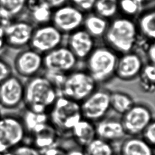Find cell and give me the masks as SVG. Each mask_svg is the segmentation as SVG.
<instances>
[{"label":"cell","mask_w":155,"mask_h":155,"mask_svg":"<svg viewBox=\"0 0 155 155\" xmlns=\"http://www.w3.org/2000/svg\"><path fill=\"white\" fill-rule=\"evenodd\" d=\"M58 97L57 90L44 75H38L25 82L23 105L30 111L48 114Z\"/></svg>","instance_id":"cell-1"},{"label":"cell","mask_w":155,"mask_h":155,"mask_svg":"<svg viewBox=\"0 0 155 155\" xmlns=\"http://www.w3.org/2000/svg\"><path fill=\"white\" fill-rule=\"evenodd\" d=\"M138 33L135 19L118 15L109 22L104 37L112 48L124 54L131 51Z\"/></svg>","instance_id":"cell-2"},{"label":"cell","mask_w":155,"mask_h":155,"mask_svg":"<svg viewBox=\"0 0 155 155\" xmlns=\"http://www.w3.org/2000/svg\"><path fill=\"white\" fill-rule=\"evenodd\" d=\"M49 121L59 134L71 132L78 122L82 119L80 103L59 96L48 113Z\"/></svg>","instance_id":"cell-3"},{"label":"cell","mask_w":155,"mask_h":155,"mask_svg":"<svg viewBox=\"0 0 155 155\" xmlns=\"http://www.w3.org/2000/svg\"><path fill=\"white\" fill-rule=\"evenodd\" d=\"M27 131L19 113H5L0 117V153H3L26 143Z\"/></svg>","instance_id":"cell-4"},{"label":"cell","mask_w":155,"mask_h":155,"mask_svg":"<svg viewBox=\"0 0 155 155\" xmlns=\"http://www.w3.org/2000/svg\"><path fill=\"white\" fill-rule=\"evenodd\" d=\"M86 59L87 72L97 83L106 82L115 74L118 58L111 49L104 47L94 49Z\"/></svg>","instance_id":"cell-5"},{"label":"cell","mask_w":155,"mask_h":155,"mask_svg":"<svg viewBox=\"0 0 155 155\" xmlns=\"http://www.w3.org/2000/svg\"><path fill=\"white\" fill-rule=\"evenodd\" d=\"M97 84L87 71H74L66 76L61 92L64 97L80 103L95 91Z\"/></svg>","instance_id":"cell-6"},{"label":"cell","mask_w":155,"mask_h":155,"mask_svg":"<svg viewBox=\"0 0 155 155\" xmlns=\"http://www.w3.org/2000/svg\"><path fill=\"white\" fill-rule=\"evenodd\" d=\"M3 26L6 46L20 50L29 47L35 28L29 20L21 18L9 21Z\"/></svg>","instance_id":"cell-7"},{"label":"cell","mask_w":155,"mask_h":155,"mask_svg":"<svg viewBox=\"0 0 155 155\" xmlns=\"http://www.w3.org/2000/svg\"><path fill=\"white\" fill-rule=\"evenodd\" d=\"M85 15L68 2L53 10L51 23L63 34H69L82 27Z\"/></svg>","instance_id":"cell-8"},{"label":"cell","mask_w":155,"mask_h":155,"mask_svg":"<svg viewBox=\"0 0 155 155\" xmlns=\"http://www.w3.org/2000/svg\"><path fill=\"white\" fill-rule=\"evenodd\" d=\"M12 66L14 74L28 80L38 75L43 69V54L27 47L16 54Z\"/></svg>","instance_id":"cell-9"},{"label":"cell","mask_w":155,"mask_h":155,"mask_svg":"<svg viewBox=\"0 0 155 155\" xmlns=\"http://www.w3.org/2000/svg\"><path fill=\"white\" fill-rule=\"evenodd\" d=\"M64 35L51 23L36 26L29 47L44 55L60 46Z\"/></svg>","instance_id":"cell-10"},{"label":"cell","mask_w":155,"mask_h":155,"mask_svg":"<svg viewBox=\"0 0 155 155\" xmlns=\"http://www.w3.org/2000/svg\"><path fill=\"white\" fill-rule=\"evenodd\" d=\"M25 82L13 74L0 83V107L8 110L18 109L23 104Z\"/></svg>","instance_id":"cell-11"},{"label":"cell","mask_w":155,"mask_h":155,"mask_svg":"<svg viewBox=\"0 0 155 155\" xmlns=\"http://www.w3.org/2000/svg\"><path fill=\"white\" fill-rule=\"evenodd\" d=\"M78 60L68 47L59 46L43 55V69L67 75L75 67Z\"/></svg>","instance_id":"cell-12"},{"label":"cell","mask_w":155,"mask_h":155,"mask_svg":"<svg viewBox=\"0 0 155 155\" xmlns=\"http://www.w3.org/2000/svg\"><path fill=\"white\" fill-rule=\"evenodd\" d=\"M121 122L127 135L138 136L154 120L151 110L143 105L134 104L124 113Z\"/></svg>","instance_id":"cell-13"},{"label":"cell","mask_w":155,"mask_h":155,"mask_svg":"<svg viewBox=\"0 0 155 155\" xmlns=\"http://www.w3.org/2000/svg\"><path fill=\"white\" fill-rule=\"evenodd\" d=\"M80 105L83 119L92 122L99 121L110 108V93L105 90H95Z\"/></svg>","instance_id":"cell-14"},{"label":"cell","mask_w":155,"mask_h":155,"mask_svg":"<svg viewBox=\"0 0 155 155\" xmlns=\"http://www.w3.org/2000/svg\"><path fill=\"white\" fill-rule=\"evenodd\" d=\"M69 35L68 48L78 59L87 58L94 47V39L81 28Z\"/></svg>","instance_id":"cell-15"},{"label":"cell","mask_w":155,"mask_h":155,"mask_svg":"<svg viewBox=\"0 0 155 155\" xmlns=\"http://www.w3.org/2000/svg\"><path fill=\"white\" fill-rule=\"evenodd\" d=\"M143 67L140 57L134 52L124 54L117 59L115 74L121 80L129 81L140 74Z\"/></svg>","instance_id":"cell-16"},{"label":"cell","mask_w":155,"mask_h":155,"mask_svg":"<svg viewBox=\"0 0 155 155\" xmlns=\"http://www.w3.org/2000/svg\"><path fill=\"white\" fill-rule=\"evenodd\" d=\"M58 134L49 121L36 127L28 136L29 142L39 151L56 145Z\"/></svg>","instance_id":"cell-17"},{"label":"cell","mask_w":155,"mask_h":155,"mask_svg":"<svg viewBox=\"0 0 155 155\" xmlns=\"http://www.w3.org/2000/svg\"><path fill=\"white\" fill-rule=\"evenodd\" d=\"M95 126L97 137L111 143L121 140L127 135L121 122L117 120L102 119Z\"/></svg>","instance_id":"cell-18"},{"label":"cell","mask_w":155,"mask_h":155,"mask_svg":"<svg viewBox=\"0 0 155 155\" xmlns=\"http://www.w3.org/2000/svg\"><path fill=\"white\" fill-rule=\"evenodd\" d=\"M139 32L149 40L155 38V11L154 4L143 9L135 19Z\"/></svg>","instance_id":"cell-19"},{"label":"cell","mask_w":155,"mask_h":155,"mask_svg":"<svg viewBox=\"0 0 155 155\" xmlns=\"http://www.w3.org/2000/svg\"><path fill=\"white\" fill-rule=\"evenodd\" d=\"M71 132L76 143L83 148L97 137L94 124L83 118L76 124Z\"/></svg>","instance_id":"cell-20"},{"label":"cell","mask_w":155,"mask_h":155,"mask_svg":"<svg viewBox=\"0 0 155 155\" xmlns=\"http://www.w3.org/2000/svg\"><path fill=\"white\" fill-rule=\"evenodd\" d=\"M119 153L122 155H154V148L142 138L131 136L122 143Z\"/></svg>","instance_id":"cell-21"},{"label":"cell","mask_w":155,"mask_h":155,"mask_svg":"<svg viewBox=\"0 0 155 155\" xmlns=\"http://www.w3.org/2000/svg\"><path fill=\"white\" fill-rule=\"evenodd\" d=\"M27 2V0H0V13L4 21L3 25L25 15Z\"/></svg>","instance_id":"cell-22"},{"label":"cell","mask_w":155,"mask_h":155,"mask_svg":"<svg viewBox=\"0 0 155 155\" xmlns=\"http://www.w3.org/2000/svg\"><path fill=\"white\" fill-rule=\"evenodd\" d=\"M110 21L97 15L93 11L87 13L82 28L94 38L104 37L109 27Z\"/></svg>","instance_id":"cell-23"},{"label":"cell","mask_w":155,"mask_h":155,"mask_svg":"<svg viewBox=\"0 0 155 155\" xmlns=\"http://www.w3.org/2000/svg\"><path fill=\"white\" fill-rule=\"evenodd\" d=\"M53 10L45 3L26 11L27 19L35 27L51 23Z\"/></svg>","instance_id":"cell-24"},{"label":"cell","mask_w":155,"mask_h":155,"mask_svg":"<svg viewBox=\"0 0 155 155\" xmlns=\"http://www.w3.org/2000/svg\"><path fill=\"white\" fill-rule=\"evenodd\" d=\"M147 6L145 0H118L119 15L131 19H136Z\"/></svg>","instance_id":"cell-25"},{"label":"cell","mask_w":155,"mask_h":155,"mask_svg":"<svg viewBox=\"0 0 155 155\" xmlns=\"http://www.w3.org/2000/svg\"><path fill=\"white\" fill-rule=\"evenodd\" d=\"M19 114L22 119L28 136L36 127L49 121L48 114L36 113L25 107Z\"/></svg>","instance_id":"cell-26"},{"label":"cell","mask_w":155,"mask_h":155,"mask_svg":"<svg viewBox=\"0 0 155 155\" xmlns=\"http://www.w3.org/2000/svg\"><path fill=\"white\" fill-rule=\"evenodd\" d=\"M83 149L85 155H115L116 153L111 143L97 137Z\"/></svg>","instance_id":"cell-27"},{"label":"cell","mask_w":155,"mask_h":155,"mask_svg":"<svg viewBox=\"0 0 155 155\" xmlns=\"http://www.w3.org/2000/svg\"><path fill=\"white\" fill-rule=\"evenodd\" d=\"M93 11L110 21L119 15L118 0H97Z\"/></svg>","instance_id":"cell-28"},{"label":"cell","mask_w":155,"mask_h":155,"mask_svg":"<svg viewBox=\"0 0 155 155\" xmlns=\"http://www.w3.org/2000/svg\"><path fill=\"white\" fill-rule=\"evenodd\" d=\"M110 107L119 114H124L134 104L132 98L127 94L120 92L110 93Z\"/></svg>","instance_id":"cell-29"},{"label":"cell","mask_w":155,"mask_h":155,"mask_svg":"<svg viewBox=\"0 0 155 155\" xmlns=\"http://www.w3.org/2000/svg\"><path fill=\"white\" fill-rule=\"evenodd\" d=\"M139 75L140 76L141 87L143 90L146 92H153L155 90V64L150 63L143 66Z\"/></svg>","instance_id":"cell-30"},{"label":"cell","mask_w":155,"mask_h":155,"mask_svg":"<svg viewBox=\"0 0 155 155\" xmlns=\"http://www.w3.org/2000/svg\"><path fill=\"white\" fill-rule=\"evenodd\" d=\"M2 155H41V152L29 143H25Z\"/></svg>","instance_id":"cell-31"},{"label":"cell","mask_w":155,"mask_h":155,"mask_svg":"<svg viewBox=\"0 0 155 155\" xmlns=\"http://www.w3.org/2000/svg\"><path fill=\"white\" fill-rule=\"evenodd\" d=\"M13 74L12 65L6 59L0 56V83Z\"/></svg>","instance_id":"cell-32"},{"label":"cell","mask_w":155,"mask_h":155,"mask_svg":"<svg viewBox=\"0 0 155 155\" xmlns=\"http://www.w3.org/2000/svg\"><path fill=\"white\" fill-rule=\"evenodd\" d=\"M97 0H69V3L85 13L93 11Z\"/></svg>","instance_id":"cell-33"},{"label":"cell","mask_w":155,"mask_h":155,"mask_svg":"<svg viewBox=\"0 0 155 155\" xmlns=\"http://www.w3.org/2000/svg\"><path fill=\"white\" fill-rule=\"evenodd\" d=\"M141 135L143 137L142 138L154 148L155 143V123L154 120L145 128Z\"/></svg>","instance_id":"cell-34"},{"label":"cell","mask_w":155,"mask_h":155,"mask_svg":"<svg viewBox=\"0 0 155 155\" xmlns=\"http://www.w3.org/2000/svg\"><path fill=\"white\" fill-rule=\"evenodd\" d=\"M41 155H66V150L54 145L40 151Z\"/></svg>","instance_id":"cell-35"},{"label":"cell","mask_w":155,"mask_h":155,"mask_svg":"<svg viewBox=\"0 0 155 155\" xmlns=\"http://www.w3.org/2000/svg\"><path fill=\"white\" fill-rule=\"evenodd\" d=\"M53 10L69 2V0H41Z\"/></svg>","instance_id":"cell-36"},{"label":"cell","mask_w":155,"mask_h":155,"mask_svg":"<svg viewBox=\"0 0 155 155\" xmlns=\"http://www.w3.org/2000/svg\"><path fill=\"white\" fill-rule=\"evenodd\" d=\"M147 54L149 58V61L151 64H155V46L154 42L150 45L148 50Z\"/></svg>","instance_id":"cell-37"},{"label":"cell","mask_w":155,"mask_h":155,"mask_svg":"<svg viewBox=\"0 0 155 155\" xmlns=\"http://www.w3.org/2000/svg\"><path fill=\"white\" fill-rule=\"evenodd\" d=\"M6 47V44L4 38V30L3 25L0 26V51Z\"/></svg>","instance_id":"cell-38"},{"label":"cell","mask_w":155,"mask_h":155,"mask_svg":"<svg viewBox=\"0 0 155 155\" xmlns=\"http://www.w3.org/2000/svg\"><path fill=\"white\" fill-rule=\"evenodd\" d=\"M66 155H85L83 148L81 149L73 148L68 150H66Z\"/></svg>","instance_id":"cell-39"},{"label":"cell","mask_w":155,"mask_h":155,"mask_svg":"<svg viewBox=\"0 0 155 155\" xmlns=\"http://www.w3.org/2000/svg\"><path fill=\"white\" fill-rule=\"evenodd\" d=\"M146 2L147 3V6H148L149 5H150L151 4H154V1L155 0H145Z\"/></svg>","instance_id":"cell-40"},{"label":"cell","mask_w":155,"mask_h":155,"mask_svg":"<svg viewBox=\"0 0 155 155\" xmlns=\"http://www.w3.org/2000/svg\"><path fill=\"white\" fill-rule=\"evenodd\" d=\"M3 24H4V21H3V19L2 18V15L0 13V26L3 25Z\"/></svg>","instance_id":"cell-41"},{"label":"cell","mask_w":155,"mask_h":155,"mask_svg":"<svg viewBox=\"0 0 155 155\" xmlns=\"http://www.w3.org/2000/svg\"><path fill=\"white\" fill-rule=\"evenodd\" d=\"M115 155H122L121 153H115Z\"/></svg>","instance_id":"cell-42"},{"label":"cell","mask_w":155,"mask_h":155,"mask_svg":"<svg viewBox=\"0 0 155 155\" xmlns=\"http://www.w3.org/2000/svg\"><path fill=\"white\" fill-rule=\"evenodd\" d=\"M2 113H1V110H0V117H1V115H2Z\"/></svg>","instance_id":"cell-43"},{"label":"cell","mask_w":155,"mask_h":155,"mask_svg":"<svg viewBox=\"0 0 155 155\" xmlns=\"http://www.w3.org/2000/svg\"><path fill=\"white\" fill-rule=\"evenodd\" d=\"M0 155H2V153H0Z\"/></svg>","instance_id":"cell-44"}]
</instances>
